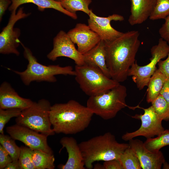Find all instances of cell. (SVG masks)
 I'll use <instances>...</instances> for the list:
<instances>
[{
    "label": "cell",
    "mask_w": 169,
    "mask_h": 169,
    "mask_svg": "<svg viewBox=\"0 0 169 169\" xmlns=\"http://www.w3.org/2000/svg\"><path fill=\"white\" fill-rule=\"evenodd\" d=\"M139 35L138 31L132 30L112 41L105 42L106 66L111 78L118 82L127 79L129 69L136 61L141 44Z\"/></svg>",
    "instance_id": "6da1fadb"
},
{
    "label": "cell",
    "mask_w": 169,
    "mask_h": 169,
    "mask_svg": "<svg viewBox=\"0 0 169 169\" xmlns=\"http://www.w3.org/2000/svg\"><path fill=\"white\" fill-rule=\"evenodd\" d=\"M93 113L87 106L74 100L51 106L49 117L52 128L56 133L75 134L89 125Z\"/></svg>",
    "instance_id": "7a4b0ae2"
},
{
    "label": "cell",
    "mask_w": 169,
    "mask_h": 169,
    "mask_svg": "<svg viewBox=\"0 0 169 169\" xmlns=\"http://www.w3.org/2000/svg\"><path fill=\"white\" fill-rule=\"evenodd\" d=\"M84 166L89 169L93 167L94 162L119 159L129 146L128 144L118 142L111 133L93 137L79 144Z\"/></svg>",
    "instance_id": "3957f363"
},
{
    "label": "cell",
    "mask_w": 169,
    "mask_h": 169,
    "mask_svg": "<svg viewBox=\"0 0 169 169\" xmlns=\"http://www.w3.org/2000/svg\"><path fill=\"white\" fill-rule=\"evenodd\" d=\"M23 49L24 57L28 61L27 69L24 71H13L18 75L23 83L26 85L33 81L55 82L57 75H75L74 70L70 66L61 67L59 65H45L38 63L31 50L21 43Z\"/></svg>",
    "instance_id": "277c9868"
},
{
    "label": "cell",
    "mask_w": 169,
    "mask_h": 169,
    "mask_svg": "<svg viewBox=\"0 0 169 169\" xmlns=\"http://www.w3.org/2000/svg\"><path fill=\"white\" fill-rule=\"evenodd\" d=\"M75 79L82 91L89 96L105 93L120 83L106 76L96 65L85 63L75 67Z\"/></svg>",
    "instance_id": "5b68a950"
},
{
    "label": "cell",
    "mask_w": 169,
    "mask_h": 169,
    "mask_svg": "<svg viewBox=\"0 0 169 169\" xmlns=\"http://www.w3.org/2000/svg\"><path fill=\"white\" fill-rule=\"evenodd\" d=\"M127 89L120 84L103 94L90 96L86 106L94 114L105 120L115 117L127 105L125 99Z\"/></svg>",
    "instance_id": "8992f818"
},
{
    "label": "cell",
    "mask_w": 169,
    "mask_h": 169,
    "mask_svg": "<svg viewBox=\"0 0 169 169\" xmlns=\"http://www.w3.org/2000/svg\"><path fill=\"white\" fill-rule=\"evenodd\" d=\"M51 106L45 99L33 102L30 106L22 110L15 119L16 123L48 136L53 135L55 133L51 128L49 117Z\"/></svg>",
    "instance_id": "52a82bcc"
},
{
    "label": "cell",
    "mask_w": 169,
    "mask_h": 169,
    "mask_svg": "<svg viewBox=\"0 0 169 169\" xmlns=\"http://www.w3.org/2000/svg\"><path fill=\"white\" fill-rule=\"evenodd\" d=\"M151 57L150 62L144 66H139L136 61L131 66L128 72V76H132L133 82L140 90L147 86L149 80L156 70V65L169 53V44L161 38L157 44L151 49Z\"/></svg>",
    "instance_id": "ba28073f"
},
{
    "label": "cell",
    "mask_w": 169,
    "mask_h": 169,
    "mask_svg": "<svg viewBox=\"0 0 169 169\" xmlns=\"http://www.w3.org/2000/svg\"><path fill=\"white\" fill-rule=\"evenodd\" d=\"M30 13H26L23 8H20L17 12H11V14L7 25L0 33V53L2 54H13L17 56L20 54L17 49L21 42L19 38L21 34L20 29L14 28L15 23L19 20L29 16Z\"/></svg>",
    "instance_id": "9c48e42d"
},
{
    "label": "cell",
    "mask_w": 169,
    "mask_h": 169,
    "mask_svg": "<svg viewBox=\"0 0 169 169\" xmlns=\"http://www.w3.org/2000/svg\"><path fill=\"white\" fill-rule=\"evenodd\" d=\"M6 131L14 140L21 141L34 150L53 154L47 143L48 136L44 134L17 124L7 127Z\"/></svg>",
    "instance_id": "30bf717a"
},
{
    "label": "cell",
    "mask_w": 169,
    "mask_h": 169,
    "mask_svg": "<svg viewBox=\"0 0 169 169\" xmlns=\"http://www.w3.org/2000/svg\"><path fill=\"white\" fill-rule=\"evenodd\" d=\"M143 114L136 115L133 117L140 119L141 122L140 127L137 130L131 132H127L122 136L125 141H128L138 136H143L147 139L158 136L165 131L162 125L163 120L155 112L151 105L143 109Z\"/></svg>",
    "instance_id": "8fae6325"
},
{
    "label": "cell",
    "mask_w": 169,
    "mask_h": 169,
    "mask_svg": "<svg viewBox=\"0 0 169 169\" xmlns=\"http://www.w3.org/2000/svg\"><path fill=\"white\" fill-rule=\"evenodd\" d=\"M67 33L60 31L53 39V48L47 54V57L54 61L60 57H65L73 59L77 65L84 64L83 55L75 47Z\"/></svg>",
    "instance_id": "7c38bea8"
},
{
    "label": "cell",
    "mask_w": 169,
    "mask_h": 169,
    "mask_svg": "<svg viewBox=\"0 0 169 169\" xmlns=\"http://www.w3.org/2000/svg\"><path fill=\"white\" fill-rule=\"evenodd\" d=\"M88 20V25L90 28L100 37L101 40L105 42L112 41L119 37L123 33L113 28L110 24L112 21H123L124 18L121 15L114 14L107 17L97 16L90 9Z\"/></svg>",
    "instance_id": "4fadbf2b"
},
{
    "label": "cell",
    "mask_w": 169,
    "mask_h": 169,
    "mask_svg": "<svg viewBox=\"0 0 169 169\" xmlns=\"http://www.w3.org/2000/svg\"><path fill=\"white\" fill-rule=\"evenodd\" d=\"M78 50L84 54L95 47L101 41L100 36L84 23H77L67 33Z\"/></svg>",
    "instance_id": "5bb4252c"
},
{
    "label": "cell",
    "mask_w": 169,
    "mask_h": 169,
    "mask_svg": "<svg viewBox=\"0 0 169 169\" xmlns=\"http://www.w3.org/2000/svg\"><path fill=\"white\" fill-rule=\"evenodd\" d=\"M128 144L138 158L142 169H161L165 160L161 151L153 152L148 150L144 146V142L139 139H131Z\"/></svg>",
    "instance_id": "9a60e30c"
},
{
    "label": "cell",
    "mask_w": 169,
    "mask_h": 169,
    "mask_svg": "<svg viewBox=\"0 0 169 169\" xmlns=\"http://www.w3.org/2000/svg\"><path fill=\"white\" fill-rule=\"evenodd\" d=\"M33 101L20 96L9 83L4 82L0 86V109L17 108L23 110L30 106Z\"/></svg>",
    "instance_id": "2e32d148"
},
{
    "label": "cell",
    "mask_w": 169,
    "mask_h": 169,
    "mask_svg": "<svg viewBox=\"0 0 169 169\" xmlns=\"http://www.w3.org/2000/svg\"><path fill=\"white\" fill-rule=\"evenodd\" d=\"M60 143L63 148H65L68 157L66 163L58 166L61 169H84L82 155L79 145L73 137H64Z\"/></svg>",
    "instance_id": "e0dca14e"
},
{
    "label": "cell",
    "mask_w": 169,
    "mask_h": 169,
    "mask_svg": "<svg viewBox=\"0 0 169 169\" xmlns=\"http://www.w3.org/2000/svg\"><path fill=\"white\" fill-rule=\"evenodd\" d=\"M131 14L128 22L131 25L141 24L149 18L156 0H130Z\"/></svg>",
    "instance_id": "ac0fdd59"
},
{
    "label": "cell",
    "mask_w": 169,
    "mask_h": 169,
    "mask_svg": "<svg viewBox=\"0 0 169 169\" xmlns=\"http://www.w3.org/2000/svg\"><path fill=\"white\" fill-rule=\"evenodd\" d=\"M12 4L8 8L11 12H16L18 8L22 4L31 3L36 5L38 9L41 11H43L46 8H52L73 19H76L77 18L76 14L68 12L62 7L61 2L55 0H12Z\"/></svg>",
    "instance_id": "d6986e66"
},
{
    "label": "cell",
    "mask_w": 169,
    "mask_h": 169,
    "mask_svg": "<svg viewBox=\"0 0 169 169\" xmlns=\"http://www.w3.org/2000/svg\"><path fill=\"white\" fill-rule=\"evenodd\" d=\"M83 55L84 63L92 64L96 65L106 76L111 78L106 63L104 41L101 40L95 47Z\"/></svg>",
    "instance_id": "ffe728a7"
},
{
    "label": "cell",
    "mask_w": 169,
    "mask_h": 169,
    "mask_svg": "<svg viewBox=\"0 0 169 169\" xmlns=\"http://www.w3.org/2000/svg\"><path fill=\"white\" fill-rule=\"evenodd\" d=\"M167 78L158 69H156L147 85L146 101L148 103H151L160 94Z\"/></svg>",
    "instance_id": "44dd1931"
},
{
    "label": "cell",
    "mask_w": 169,
    "mask_h": 169,
    "mask_svg": "<svg viewBox=\"0 0 169 169\" xmlns=\"http://www.w3.org/2000/svg\"><path fill=\"white\" fill-rule=\"evenodd\" d=\"M32 161L35 169H54L55 167L53 154L40 150H33Z\"/></svg>",
    "instance_id": "7402d4cb"
},
{
    "label": "cell",
    "mask_w": 169,
    "mask_h": 169,
    "mask_svg": "<svg viewBox=\"0 0 169 169\" xmlns=\"http://www.w3.org/2000/svg\"><path fill=\"white\" fill-rule=\"evenodd\" d=\"M119 160L124 169H142L138 158L129 146L120 155Z\"/></svg>",
    "instance_id": "603a6c76"
},
{
    "label": "cell",
    "mask_w": 169,
    "mask_h": 169,
    "mask_svg": "<svg viewBox=\"0 0 169 169\" xmlns=\"http://www.w3.org/2000/svg\"><path fill=\"white\" fill-rule=\"evenodd\" d=\"M144 143L148 150L153 152L159 151L163 147L169 146V130H165L156 138L147 139Z\"/></svg>",
    "instance_id": "cb8c5ba5"
},
{
    "label": "cell",
    "mask_w": 169,
    "mask_h": 169,
    "mask_svg": "<svg viewBox=\"0 0 169 169\" xmlns=\"http://www.w3.org/2000/svg\"><path fill=\"white\" fill-rule=\"evenodd\" d=\"M92 0H63L61 2L62 7L68 12L74 14L76 12L81 11L88 16L90 9L89 7Z\"/></svg>",
    "instance_id": "d4e9b609"
},
{
    "label": "cell",
    "mask_w": 169,
    "mask_h": 169,
    "mask_svg": "<svg viewBox=\"0 0 169 169\" xmlns=\"http://www.w3.org/2000/svg\"><path fill=\"white\" fill-rule=\"evenodd\" d=\"M15 140L10 135L0 133V144L8 153L13 161L18 160L20 153V147L17 145Z\"/></svg>",
    "instance_id": "484cf974"
},
{
    "label": "cell",
    "mask_w": 169,
    "mask_h": 169,
    "mask_svg": "<svg viewBox=\"0 0 169 169\" xmlns=\"http://www.w3.org/2000/svg\"><path fill=\"white\" fill-rule=\"evenodd\" d=\"M151 103L160 118L162 120H169V104L161 95H159Z\"/></svg>",
    "instance_id": "4316f807"
},
{
    "label": "cell",
    "mask_w": 169,
    "mask_h": 169,
    "mask_svg": "<svg viewBox=\"0 0 169 169\" xmlns=\"http://www.w3.org/2000/svg\"><path fill=\"white\" fill-rule=\"evenodd\" d=\"M169 15V0H156L149 18L154 20L165 19Z\"/></svg>",
    "instance_id": "83f0119b"
},
{
    "label": "cell",
    "mask_w": 169,
    "mask_h": 169,
    "mask_svg": "<svg viewBox=\"0 0 169 169\" xmlns=\"http://www.w3.org/2000/svg\"><path fill=\"white\" fill-rule=\"evenodd\" d=\"M18 159L21 169H35L32 161L33 150L27 146H22Z\"/></svg>",
    "instance_id": "f1b7e54d"
},
{
    "label": "cell",
    "mask_w": 169,
    "mask_h": 169,
    "mask_svg": "<svg viewBox=\"0 0 169 169\" xmlns=\"http://www.w3.org/2000/svg\"><path fill=\"white\" fill-rule=\"evenodd\" d=\"M22 110L17 108L3 109H0V133L3 134V129L5 125L13 117H17Z\"/></svg>",
    "instance_id": "f546056e"
},
{
    "label": "cell",
    "mask_w": 169,
    "mask_h": 169,
    "mask_svg": "<svg viewBox=\"0 0 169 169\" xmlns=\"http://www.w3.org/2000/svg\"><path fill=\"white\" fill-rule=\"evenodd\" d=\"M13 161L12 158L4 148L0 145V169H5Z\"/></svg>",
    "instance_id": "4dcf8cb0"
},
{
    "label": "cell",
    "mask_w": 169,
    "mask_h": 169,
    "mask_svg": "<svg viewBox=\"0 0 169 169\" xmlns=\"http://www.w3.org/2000/svg\"><path fill=\"white\" fill-rule=\"evenodd\" d=\"M165 22L159 30L161 38L169 44V15L165 18Z\"/></svg>",
    "instance_id": "1f68e13d"
},
{
    "label": "cell",
    "mask_w": 169,
    "mask_h": 169,
    "mask_svg": "<svg viewBox=\"0 0 169 169\" xmlns=\"http://www.w3.org/2000/svg\"><path fill=\"white\" fill-rule=\"evenodd\" d=\"M165 60H161L158 63V69L166 77L169 78V53Z\"/></svg>",
    "instance_id": "d6a6232c"
},
{
    "label": "cell",
    "mask_w": 169,
    "mask_h": 169,
    "mask_svg": "<svg viewBox=\"0 0 169 169\" xmlns=\"http://www.w3.org/2000/svg\"><path fill=\"white\" fill-rule=\"evenodd\" d=\"M103 165L105 169H124L119 159L105 161Z\"/></svg>",
    "instance_id": "836d02e7"
},
{
    "label": "cell",
    "mask_w": 169,
    "mask_h": 169,
    "mask_svg": "<svg viewBox=\"0 0 169 169\" xmlns=\"http://www.w3.org/2000/svg\"><path fill=\"white\" fill-rule=\"evenodd\" d=\"M169 104V78L166 79L160 93Z\"/></svg>",
    "instance_id": "e575fe53"
},
{
    "label": "cell",
    "mask_w": 169,
    "mask_h": 169,
    "mask_svg": "<svg viewBox=\"0 0 169 169\" xmlns=\"http://www.w3.org/2000/svg\"><path fill=\"white\" fill-rule=\"evenodd\" d=\"M12 3V0H0V21H2L3 15Z\"/></svg>",
    "instance_id": "d590c367"
},
{
    "label": "cell",
    "mask_w": 169,
    "mask_h": 169,
    "mask_svg": "<svg viewBox=\"0 0 169 169\" xmlns=\"http://www.w3.org/2000/svg\"><path fill=\"white\" fill-rule=\"evenodd\" d=\"M5 169H21L18 160L13 161L8 165Z\"/></svg>",
    "instance_id": "8d00e7d4"
},
{
    "label": "cell",
    "mask_w": 169,
    "mask_h": 169,
    "mask_svg": "<svg viewBox=\"0 0 169 169\" xmlns=\"http://www.w3.org/2000/svg\"><path fill=\"white\" fill-rule=\"evenodd\" d=\"M94 169H104V167L103 165H101L100 164H96L95 165V166L94 168Z\"/></svg>",
    "instance_id": "74e56055"
},
{
    "label": "cell",
    "mask_w": 169,
    "mask_h": 169,
    "mask_svg": "<svg viewBox=\"0 0 169 169\" xmlns=\"http://www.w3.org/2000/svg\"><path fill=\"white\" fill-rule=\"evenodd\" d=\"M163 168L169 169V164L165 161L163 164Z\"/></svg>",
    "instance_id": "f35d334b"
},
{
    "label": "cell",
    "mask_w": 169,
    "mask_h": 169,
    "mask_svg": "<svg viewBox=\"0 0 169 169\" xmlns=\"http://www.w3.org/2000/svg\"><path fill=\"white\" fill-rule=\"evenodd\" d=\"M55 0L61 2L63 0Z\"/></svg>",
    "instance_id": "ab89813d"
}]
</instances>
